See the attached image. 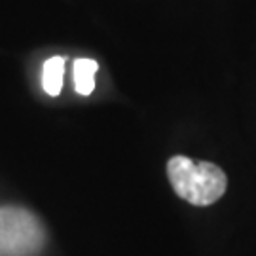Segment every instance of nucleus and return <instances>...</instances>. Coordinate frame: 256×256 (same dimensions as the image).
<instances>
[{
  "mask_svg": "<svg viewBox=\"0 0 256 256\" xmlns=\"http://www.w3.org/2000/svg\"><path fill=\"white\" fill-rule=\"evenodd\" d=\"M167 176L174 194L196 207L216 203L228 186L226 173L216 164L194 162L186 156H173L167 162Z\"/></svg>",
  "mask_w": 256,
  "mask_h": 256,
  "instance_id": "f257e3e1",
  "label": "nucleus"
},
{
  "mask_svg": "<svg viewBox=\"0 0 256 256\" xmlns=\"http://www.w3.org/2000/svg\"><path fill=\"white\" fill-rule=\"evenodd\" d=\"M46 245V230L36 214L23 207H0V256H38Z\"/></svg>",
  "mask_w": 256,
  "mask_h": 256,
  "instance_id": "f03ea898",
  "label": "nucleus"
},
{
  "mask_svg": "<svg viewBox=\"0 0 256 256\" xmlns=\"http://www.w3.org/2000/svg\"><path fill=\"white\" fill-rule=\"evenodd\" d=\"M63 74H64V57H50L44 68H42V88L48 95L57 97L63 88Z\"/></svg>",
  "mask_w": 256,
  "mask_h": 256,
  "instance_id": "7ed1b4c3",
  "label": "nucleus"
},
{
  "mask_svg": "<svg viewBox=\"0 0 256 256\" xmlns=\"http://www.w3.org/2000/svg\"><path fill=\"white\" fill-rule=\"evenodd\" d=\"M99 64L93 59H76L74 61V90L80 95H92L95 90V74Z\"/></svg>",
  "mask_w": 256,
  "mask_h": 256,
  "instance_id": "20e7f679",
  "label": "nucleus"
}]
</instances>
